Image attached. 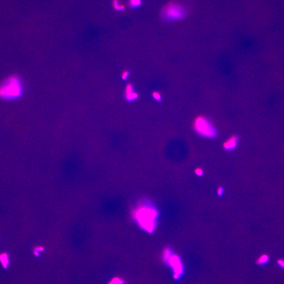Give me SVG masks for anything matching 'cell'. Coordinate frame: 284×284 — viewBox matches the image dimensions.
I'll return each mask as SVG.
<instances>
[{
	"label": "cell",
	"mask_w": 284,
	"mask_h": 284,
	"mask_svg": "<svg viewBox=\"0 0 284 284\" xmlns=\"http://www.w3.org/2000/svg\"><path fill=\"white\" fill-rule=\"evenodd\" d=\"M34 250H36V251H38V252H39V251H43V250H44V248H42V247H36V248L35 249H34Z\"/></svg>",
	"instance_id": "cell-18"
},
{
	"label": "cell",
	"mask_w": 284,
	"mask_h": 284,
	"mask_svg": "<svg viewBox=\"0 0 284 284\" xmlns=\"http://www.w3.org/2000/svg\"><path fill=\"white\" fill-rule=\"evenodd\" d=\"M34 255L36 257H38L39 255V253L38 251H36L35 250H34Z\"/></svg>",
	"instance_id": "cell-19"
},
{
	"label": "cell",
	"mask_w": 284,
	"mask_h": 284,
	"mask_svg": "<svg viewBox=\"0 0 284 284\" xmlns=\"http://www.w3.org/2000/svg\"><path fill=\"white\" fill-rule=\"evenodd\" d=\"M277 264L280 267L284 269V260L279 259L277 261Z\"/></svg>",
	"instance_id": "cell-16"
},
{
	"label": "cell",
	"mask_w": 284,
	"mask_h": 284,
	"mask_svg": "<svg viewBox=\"0 0 284 284\" xmlns=\"http://www.w3.org/2000/svg\"><path fill=\"white\" fill-rule=\"evenodd\" d=\"M113 4L114 8L116 10L121 11L124 10L125 9V7L123 5H119L118 0H113Z\"/></svg>",
	"instance_id": "cell-11"
},
{
	"label": "cell",
	"mask_w": 284,
	"mask_h": 284,
	"mask_svg": "<svg viewBox=\"0 0 284 284\" xmlns=\"http://www.w3.org/2000/svg\"><path fill=\"white\" fill-rule=\"evenodd\" d=\"M238 141L239 138L237 135H232L226 141L224 142L223 144V148L226 151L233 150L237 147Z\"/></svg>",
	"instance_id": "cell-7"
},
{
	"label": "cell",
	"mask_w": 284,
	"mask_h": 284,
	"mask_svg": "<svg viewBox=\"0 0 284 284\" xmlns=\"http://www.w3.org/2000/svg\"><path fill=\"white\" fill-rule=\"evenodd\" d=\"M130 74V73L128 70H124L122 71L121 74V78L123 81H125L127 80Z\"/></svg>",
	"instance_id": "cell-13"
},
{
	"label": "cell",
	"mask_w": 284,
	"mask_h": 284,
	"mask_svg": "<svg viewBox=\"0 0 284 284\" xmlns=\"http://www.w3.org/2000/svg\"><path fill=\"white\" fill-rule=\"evenodd\" d=\"M23 91L20 78L12 75L7 77L0 84V98L6 101L14 100L21 96Z\"/></svg>",
	"instance_id": "cell-1"
},
{
	"label": "cell",
	"mask_w": 284,
	"mask_h": 284,
	"mask_svg": "<svg viewBox=\"0 0 284 284\" xmlns=\"http://www.w3.org/2000/svg\"><path fill=\"white\" fill-rule=\"evenodd\" d=\"M186 12L181 5L171 3L165 6L161 12L162 18L166 21H173L183 19Z\"/></svg>",
	"instance_id": "cell-4"
},
{
	"label": "cell",
	"mask_w": 284,
	"mask_h": 284,
	"mask_svg": "<svg viewBox=\"0 0 284 284\" xmlns=\"http://www.w3.org/2000/svg\"><path fill=\"white\" fill-rule=\"evenodd\" d=\"M152 96L154 99L157 101L160 102L162 101V98H161V94L159 92L156 91L153 92L152 93Z\"/></svg>",
	"instance_id": "cell-12"
},
{
	"label": "cell",
	"mask_w": 284,
	"mask_h": 284,
	"mask_svg": "<svg viewBox=\"0 0 284 284\" xmlns=\"http://www.w3.org/2000/svg\"><path fill=\"white\" fill-rule=\"evenodd\" d=\"M171 256L169 251L167 250L165 253V259L167 261H168L171 266L174 268L175 272L174 278L178 279L179 277L180 274L182 272V266L178 257L176 255H173V256Z\"/></svg>",
	"instance_id": "cell-5"
},
{
	"label": "cell",
	"mask_w": 284,
	"mask_h": 284,
	"mask_svg": "<svg viewBox=\"0 0 284 284\" xmlns=\"http://www.w3.org/2000/svg\"><path fill=\"white\" fill-rule=\"evenodd\" d=\"M107 284H123V281L118 278H114Z\"/></svg>",
	"instance_id": "cell-14"
},
{
	"label": "cell",
	"mask_w": 284,
	"mask_h": 284,
	"mask_svg": "<svg viewBox=\"0 0 284 284\" xmlns=\"http://www.w3.org/2000/svg\"><path fill=\"white\" fill-rule=\"evenodd\" d=\"M223 189L222 187H218L217 189V194L219 196H222L223 193Z\"/></svg>",
	"instance_id": "cell-17"
},
{
	"label": "cell",
	"mask_w": 284,
	"mask_h": 284,
	"mask_svg": "<svg viewBox=\"0 0 284 284\" xmlns=\"http://www.w3.org/2000/svg\"><path fill=\"white\" fill-rule=\"evenodd\" d=\"M142 0H130L129 6L132 8H136L141 5Z\"/></svg>",
	"instance_id": "cell-10"
},
{
	"label": "cell",
	"mask_w": 284,
	"mask_h": 284,
	"mask_svg": "<svg viewBox=\"0 0 284 284\" xmlns=\"http://www.w3.org/2000/svg\"><path fill=\"white\" fill-rule=\"evenodd\" d=\"M124 96L126 100L129 102H132L138 98L139 94L135 92L133 86L130 83H128L126 86Z\"/></svg>",
	"instance_id": "cell-6"
},
{
	"label": "cell",
	"mask_w": 284,
	"mask_h": 284,
	"mask_svg": "<svg viewBox=\"0 0 284 284\" xmlns=\"http://www.w3.org/2000/svg\"><path fill=\"white\" fill-rule=\"evenodd\" d=\"M269 261V257L267 255H263L260 257L257 261L258 265H263L267 264Z\"/></svg>",
	"instance_id": "cell-9"
},
{
	"label": "cell",
	"mask_w": 284,
	"mask_h": 284,
	"mask_svg": "<svg viewBox=\"0 0 284 284\" xmlns=\"http://www.w3.org/2000/svg\"><path fill=\"white\" fill-rule=\"evenodd\" d=\"M0 262L4 268H7L8 265L9 263L7 253L4 252L0 254Z\"/></svg>",
	"instance_id": "cell-8"
},
{
	"label": "cell",
	"mask_w": 284,
	"mask_h": 284,
	"mask_svg": "<svg viewBox=\"0 0 284 284\" xmlns=\"http://www.w3.org/2000/svg\"><path fill=\"white\" fill-rule=\"evenodd\" d=\"M195 173L197 176H202L203 175V170L200 168H197L195 170Z\"/></svg>",
	"instance_id": "cell-15"
},
{
	"label": "cell",
	"mask_w": 284,
	"mask_h": 284,
	"mask_svg": "<svg viewBox=\"0 0 284 284\" xmlns=\"http://www.w3.org/2000/svg\"><path fill=\"white\" fill-rule=\"evenodd\" d=\"M193 126L196 133L203 137L212 139L217 136L216 129L210 121L203 116L196 117L194 121Z\"/></svg>",
	"instance_id": "cell-3"
},
{
	"label": "cell",
	"mask_w": 284,
	"mask_h": 284,
	"mask_svg": "<svg viewBox=\"0 0 284 284\" xmlns=\"http://www.w3.org/2000/svg\"><path fill=\"white\" fill-rule=\"evenodd\" d=\"M156 217L155 210L148 207L140 208L136 213V218L139 225L149 232H152L154 229Z\"/></svg>",
	"instance_id": "cell-2"
}]
</instances>
